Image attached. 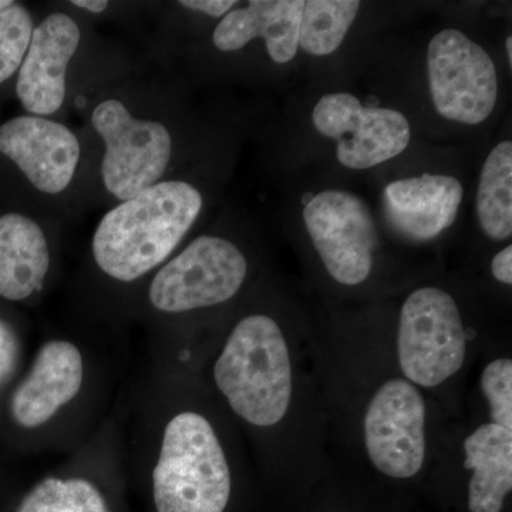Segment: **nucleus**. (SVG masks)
Segmentation results:
<instances>
[{"mask_svg": "<svg viewBox=\"0 0 512 512\" xmlns=\"http://www.w3.org/2000/svg\"><path fill=\"white\" fill-rule=\"evenodd\" d=\"M202 210V195L184 181H164L104 215L93 255L104 274L136 281L177 248Z\"/></svg>", "mask_w": 512, "mask_h": 512, "instance_id": "obj_1", "label": "nucleus"}, {"mask_svg": "<svg viewBox=\"0 0 512 512\" xmlns=\"http://www.w3.org/2000/svg\"><path fill=\"white\" fill-rule=\"evenodd\" d=\"M218 389L248 423L271 427L284 419L292 397L288 343L274 319L251 315L232 330L214 367Z\"/></svg>", "mask_w": 512, "mask_h": 512, "instance_id": "obj_2", "label": "nucleus"}, {"mask_svg": "<svg viewBox=\"0 0 512 512\" xmlns=\"http://www.w3.org/2000/svg\"><path fill=\"white\" fill-rule=\"evenodd\" d=\"M157 512H224L231 497V471L210 421L184 412L164 430L153 471Z\"/></svg>", "mask_w": 512, "mask_h": 512, "instance_id": "obj_3", "label": "nucleus"}, {"mask_svg": "<svg viewBox=\"0 0 512 512\" xmlns=\"http://www.w3.org/2000/svg\"><path fill=\"white\" fill-rule=\"evenodd\" d=\"M399 362L412 383L434 387L461 369L466 333L453 296L439 288L414 291L400 312Z\"/></svg>", "mask_w": 512, "mask_h": 512, "instance_id": "obj_4", "label": "nucleus"}, {"mask_svg": "<svg viewBox=\"0 0 512 512\" xmlns=\"http://www.w3.org/2000/svg\"><path fill=\"white\" fill-rule=\"evenodd\" d=\"M427 76L437 113L454 123L477 126L493 114L497 69L491 56L457 29H444L427 47Z\"/></svg>", "mask_w": 512, "mask_h": 512, "instance_id": "obj_5", "label": "nucleus"}, {"mask_svg": "<svg viewBox=\"0 0 512 512\" xmlns=\"http://www.w3.org/2000/svg\"><path fill=\"white\" fill-rule=\"evenodd\" d=\"M93 126L106 146L101 177L111 195L131 200L163 177L173 150L163 124L134 119L121 101L106 100L94 109Z\"/></svg>", "mask_w": 512, "mask_h": 512, "instance_id": "obj_6", "label": "nucleus"}, {"mask_svg": "<svg viewBox=\"0 0 512 512\" xmlns=\"http://www.w3.org/2000/svg\"><path fill=\"white\" fill-rule=\"evenodd\" d=\"M247 272V259L237 245L204 235L158 272L148 296L161 312L180 313L220 305L239 291Z\"/></svg>", "mask_w": 512, "mask_h": 512, "instance_id": "obj_7", "label": "nucleus"}, {"mask_svg": "<svg viewBox=\"0 0 512 512\" xmlns=\"http://www.w3.org/2000/svg\"><path fill=\"white\" fill-rule=\"evenodd\" d=\"M303 222L328 274L339 284H363L372 274L379 234L366 202L345 190H323L303 208Z\"/></svg>", "mask_w": 512, "mask_h": 512, "instance_id": "obj_8", "label": "nucleus"}, {"mask_svg": "<svg viewBox=\"0 0 512 512\" xmlns=\"http://www.w3.org/2000/svg\"><path fill=\"white\" fill-rule=\"evenodd\" d=\"M312 121L319 134L336 140V157L350 170H367L400 156L412 138L403 113L363 106L352 93L320 97Z\"/></svg>", "mask_w": 512, "mask_h": 512, "instance_id": "obj_9", "label": "nucleus"}, {"mask_svg": "<svg viewBox=\"0 0 512 512\" xmlns=\"http://www.w3.org/2000/svg\"><path fill=\"white\" fill-rule=\"evenodd\" d=\"M367 453L377 470L393 478L416 476L426 458V403L409 380L384 383L365 419Z\"/></svg>", "mask_w": 512, "mask_h": 512, "instance_id": "obj_10", "label": "nucleus"}, {"mask_svg": "<svg viewBox=\"0 0 512 512\" xmlns=\"http://www.w3.org/2000/svg\"><path fill=\"white\" fill-rule=\"evenodd\" d=\"M0 153L18 165L37 190L59 194L72 183L80 143L63 124L25 116L0 126Z\"/></svg>", "mask_w": 512, "mask_h": 512, "instance_id": "obj_11", "label": "nucleus"}, {"mask_svg": "<svg viewBox=\"0 0 512 512\" xmlns=\"http://www.w3.org/2000/svg\"><path fill=\"white\" fill-rule=\"evenodd\" d=\"M80 39L79 26L64 13L47 16L33 29L16 86L20 103L29 113L49 116L63 106L67 66Z\"/></svg>", "mask_w": 512, "mask_h": 512, "instance_id": "obj_12", "label": "nucleus"}, {"mask_svg": "<svg viewBox=\"0 0 512 512\" xmlns=\"http://www.w3.org/2000/svg\"><path fill=\"white\" fill-rule=\"evenodd\" d=\"M463 202V185L456 177L423 174L393 181L384 188L387 220L404 238L427 242L456 221Z\"/></svg>", "mask_w": 512, "mask_h": 512, "instance_id": "obj_13", "label": "nucleus"}, {"mask_svg": "<svg viewBox=\"0 0 512 512\" xmlns=\"http://www.w3.org/2000/svg\"><path fill=\"white\" fill-rule=\"evenodd\" d=\"M83 383V357L70 342L52 340L42 346L28 377L10 402L13 419L35 429L52 419L60 407L72 402Z\"/></svg>", "mask_w": 512, "mask_h": 512, "instance_id": "obj_14", "label": "nucleus"}, {"mask_svg": "<svg viewBox=\"0 0 512 512\" xmlns=\"http://www.w3.org/2000/svg\"><path fill=\"white\" fill-rule=\"evenodd\" d=\"M303 6V0L249 2L247 8L231 10L222 18L212 35L214 45L222 52H235L262 37L275 63L292 62L299 49Z\"/></svg>", "mask_w": 512, "mask_h": 512, "instance_id": "obj_15", "label": "nucleus"}, {"mask_svg": "<svg viewBox=\"0 0 512 512\" xmlns=\"http://www.w3.org/2000/svg\"><path fill=\"white\" fill-rule=\"evenodd\" d=\"M50 255L45 234L22 214L0 218V296L25 301L42 291Z\"/></svg>", "mask_w": 512, "mask_h": 512, "instance_id": "obj_16", "label": "nucleus"}, {"mask_svg": "<svg viewBox=\"0 0 512 512\" xmlns=\"http://www.w3.org/2000/svg\"><path fill=\"white\" fill-rule=\"evenodd\" d=\"M464 467L473 471L468 485L471 512H501L512 488V431L490 423L464 441Z\"/></svg>", "mask_w": 512, "mask_h": 512, "instance_id": "obj_17", "label": "nucleus"}, {"mask_svg": "<svg viewBox=\"0 0 512 512\" xmlns=\"http://www.w3.org/2000/svg\"><path fill=\"white\" fill-rule=\"evenodd\" d=\"M480 227L493 241L512 235V143L501 141L485 158L477 191Z\"/></svg>", "mask_w": 512, "mask_h": 512, "instance_id": "obj_18", "label": "nucleus"}, {"mask_svg": "<svg viewBox=\"0 0 512 512\" xmlns=\"http://www.w3.org/2000/svg\"><path fill=\"white\" fill-rule=\"evenodd\" d=\"M360 6L357 0H308L303 6L299 46L308 55H332L355 23Z\"/></svg>", "mask_w": 512, "mask_h": 512, "instance_id": "obj_19", "label": "nucleus"}, {"mask_svg": "<svg viewBox=\"0 0 512 512\" xmlns=\"http://www.w3.org/2000/svg\"><path fill=\"white\" fill-rule=\"evenodd\" d=\"M18 512H110L99 488L84 478H46L20 503Z\"/></svg>", "mask_w": 512, "mask_h": 512, "instance_id": "obj_20", "label": "nucleus"}, {"mask_svg": "<svg viewBox=\"0 0 512 512\" xmlns=\"http://www.w3.org/2000/svg\"><path fill=\"white\" fill-rule=\"evenodd\" d=\"M32 35L33 19L23 6L12 3L0 12V84L25 60Z\"/></svg>", "mask_w": 512, "mask_h": 512, "instance_id": "obj_21", "label": "nucleus"}, {"mask_svg": "<svg viewBox=\"0 0 512 512\" xmlns=\"http://www.w3.org/2000/svg\"><path fill=\"white\" fill-rule=\"evenodd\" d=\"M481 387L490 403L494 424L512 431V362L498 359L485 367Z\"/></svg>", "mask_w": 512, "mask_h": 512, "instance_id": "obj_22", "label": "nucleus"}, {"mask_svg": "<svg viewBox=\"0 0 512 512\" xmlns=\"http://www.w3.org/2000/svg\"><path fill=\"white\" fill-rule=\"evenodd\" d=\"M19 340L15 330L0 320V384L6 382L18 365Z\"/></svg>", "mask_w": 512, "mask_h": 512, "instance_id": "obj_23", "label": "nucleus"}, {"mask_svg": "<svg viewBox=\"0 0 512 512\" xmlns=\"http://www.w3.org/2000/svg\"><path fill=\"white\" fill-rule=\"evenodd\" d=\"M180 5L187 9L198 10L212 18H222L231 12L237 2L234 0H183Z\"/></svg>", "mask_w": 512, "mask_h": 512, "instance_id": "obj_24", "label": "nucleus"}, {"mask_svg": "<svg viewBox=\"0 0 512 512\" xmlns=\"http://www.w3.org/2000/svg\"><path fill=\"white\" fill-rule=\"evenodd\" d=\"M491 272L497 281L503 282L505 285L512 284V247L508 245L501 249L497 255L494 256L491 262Z\"/></svg>", "mask_w": 512, "mask_h": 512, "instance_id": "obj_25", "label": "nucleus"}, {"mask_svg": "<svg viewBox=\"0 0 512 512\" xmlns=\"http://www.w3.org/2000/svg\"><path fill=\"white\" fill-rule=\"evenodd\" d=\"M72 3L77 8L86 9L92 13L104 12L109 6V2H106V0H73Z\"/></svg>", "mask_w": 512, "mask_h": 512, "instance_id": "obj_26", "label": "nucleus"}, {"mask_svg": "<svg viewBox=\"0 0 512 512\" xmlns=\"http://www.w3.org/2000/svg\"><path fill=\"white\" fill-rule=\"evenodd\" d=\"M505 55H507L508 64L512 67V37L508 36L505 40Z\"/></svg>", "mask_w": 512, "mask_h": 512, "instance_id": "obj_27", "label": "nucleus"}, {"mask_svg": "<svg viewBox=\"0 0 512 512\" xmlns=\"http://www.w3.org/2000/svg\"><path fill=\"white\" fill-rule=\"evenodd\" d=\"M13 2H10V0H0V12H2L3 9L8 8V6L12 5Z\"/></svg>", "mask_w": 512, "mask_h": 512, "instance_id": "obj_28", "label": "nucleus"}]
</instances>
